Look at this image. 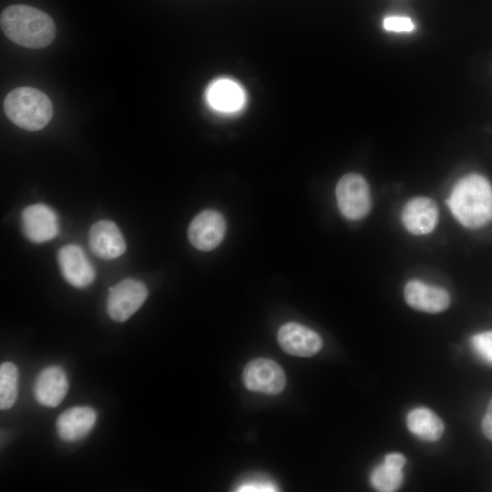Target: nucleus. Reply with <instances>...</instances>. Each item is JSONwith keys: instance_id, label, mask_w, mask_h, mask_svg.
Instances as JSON below:
<instances>
[{"instance_id": "obj_1", "label": "nucleus", "mask_w": 492, "mask_h": 492, "mask_svg": "<svg viewBox=\"0 0 492 492\" xmlns=\"http://www.w3.org/2000/svg\"><path fill=\"white\" fill-rule=\"evenodd\" d=\"M446 203L466 228L480 229L492 222V185L483 175L472 173L458 179Z\"/></svg>"}, {"instance_id": "obj_2", "label": "nucleus", "mask_w": 492, "mask_h": 492, "mask_svg": "<svg viewBox=\"0 0 492 492\" xmlns=\"http://www.w3.org/2000/svg\"><path fill=\"white\" fill-rule=\"evenodd\" d=\"M0 23L5 35L25 47H45L56 36L52 18L45 12L29 5L8 6L1 13Z\"/></svg>"}, {"instance_id": "obj_3", "label": "nucleus", "mask_w": 492, "mask_h": 492, "mask_svg": "<svg viewBox=\"0 0 492 492\" xmlns=\"http://www.w3.org/2000/svg\"><path fill=\"white\" fill-rule=\"evenodd\" d=\"M4 109L14 124L28 131L42 129L53 115L52 103L47 96L27 87L9 92L4 101Z\"/></svg>"}, {"instance_id": "obj_4", "label": "nucleus", "mask_w": 492, "mask_h": 492, "mask_svg": "<svg viewBox=\"0 0 492 492\" xmlns=\"http://www.w3.org/2000/svg\"><path fill=\"white\" fill-rule=\"evenodd\" d=\"M335 196L341 213L349 220H361L371 210L369 186L365 179L357 173H347L339 179Z\"/></svg>"}, {"instance_id": "obj_5", "label": "nucleus", "mask_w": 492, "mask_h": 492, "mask_svg": "<svg viewBox=\"0 0 492 492\" xmlns=\"http://www.w3.org/2000/svg\"><path fill=\"white\" fill-rule=\"evenodd\" d=\"M147 297L148 289L143 282L132 278L124 279L109 288L108 314L116 322H125L142 306Z\"/></svg>"}, {"instance_id": "obj_6", "label": "nucleus", "mask_w": 492, "mask_h": 492, "mask_svg": "<svg viewBox=\"0 0 492 492\" xmlns=\"http://www.w3.org/2000/svg\"><path fill=\"white\" fill-rule=\"evenodd\" d=\"M242 379L247 389L266 395H277L286 384L282 368L269 358L250 361L244 367Z\"/></svg>"}, {"instance_id": "obj_7", "label": "nucleus", "mask_w": 492, "mask_h": 492, "mask_svg": "<svg viewBox=\"0 0 492 492\" xmlns=\"http://www.w3.org/2000/svg\"><path fill=\"white\" fill-rule=\"evenodd\" d=\"M225 231L224 217L217 210H206L192 220L188 229V237L196 249L208 251L221 242Z\"/></svg>"}, {"instance_id": "obj_8", "label": "nucleus", "mask_w": 492, "mask_h": 492, "mask_svg": "<svg viewBox=\"0 0 492 492\" xmlns=\"http://www.w3.org/2000/svg\"><path fill=\"white\" fill-rule=\"evenodd\" d=\"M22 228L28 240L42 243L55 238L58 233V220L56 212L46 204L27 206L22 212Z\"/></svg>"}, {"instance_id": "obj_9", "label": "nucleus", "mask_w": 492, "mask_h": 492, "mask_svg": "<svg viewBox=\"0 0 492 492\" xmlns=\"http://www.w3.org/2000/svg\"><path fill=\"white\" fill-rule=\"evenodd\" d=\"M277 338L282 349L293 356H312L318 353L323 345L322 338L317 333L293 322L281 326Z\"/></svg>"}, {"instance_id": "obj_10", "label": "nucleus", "mask_w": 492, "mask_h": 492, "mask_svg": "<svg viewBox=\"0 0 492 492\" xmlns=\"http://www.w3.org/2000/svg\"><path fill=\"white\" fill-rule=\"evenodd\" d=\"M438 214V207L435 200L427 197H415L404 205L401 220L410 233L425 235L436 227Z\"/></svg>"}, {"instance_id": "obj_11", "label": "nucleus", "mask_w": 492, "mask_h": 492, "mask_svg": "<svg viewBox=\"0 0 492 492\" xmlns=\"http://www.w3.org/2000/svg\"><path fill=\"white\" fill-rule=\"evenodd\" d=\"M404 295L410 307L429 313H441L450 304V296L446 289L417 279L406 282Z\"/></svg>"}, {"instance_id": "obj_12", "label": "nucleus", "mask_w": 492, "mask_h": 492, "mask_svg": "<svg viewBox=\"0 0 492 492\" xmlns=\"http://www.w3.org/2000/svg\"><path fill=\"white\" fill-rule=\"evenodd\" d=\"M57 260L64 279L72 286L84 288L93 282L94 268L79 246H64L57 253Z\"/></svg>"}, {"instance_id": "obj_13", "label": "nucleus", "mask_w": 492, "mask_h": 492, "mask_svg": "<svg viewBox=\"0 0 492 492\" xmlns=\"http://www.w3.org/2000/svg\"><path fill=\"white\" fill-rule=\"evenodd\" d=\"M68 388V380L64 369L57 365H50L37 374L33 392L40 405L56 407L63 401Z\"/></svg>"}, {"instance_id": "obj_14", "label": "nucleus", "mask_w": 492, "mask_h": 492, "mask_svg": "<svg viewBox=\"0 0 492 492\" xmlns=\"http://www.w3.org/2000/svg\"><path fill=\"white\" fill-rule=\"evenodd\" d=\"M88 244L95 255L103 260H113L126 251V242L118 227L111 220H102L92 225Z\"/></svg>"}, {"instance_id": "obj_15", "label": "nucleus", "mask_w": 492, "mask_h": 492, "mask_svg": "<svg viewBox=\"0 0 492 492\" xmlns=\"http://www.w3.org/2000/svg\"><path fill=\"white\" fill-rule=\"evenodd\" d=\"M97 421V413L86 405L73 406L59 415L56 422L60 439L76 442L86 437Z\"/></svg>"}, {"instance_id": "obj_16", "label": "nucleus", "mask_w": 492, "mask_h": 492, "mask_svg": "<svg viewBox=\"0 0 492 492\" xmlns=\"http://www.w3.org/2000/svg\"><path fill=\"white\" fill-rule=\"evenodd\" d=\"M207 101L216 111L231 114L243 108L246 95L236 81L222 77L213 81L208 87Z\"/></svg>"}, {"instance_id": "obj_17", "label": "nucleus", "mask_w": 492, "mask_h": 492, "mask_svg": "<svg viewBox=\"0 0 492 492\" xmlns=\"http://www.w3.org/2000/svg\"><path fill=\"white\" fill-rule=\"evenodd\" d=\"M405 464V457L402 454L386 455L384 463L375 466L370 475L372 486L382 492L396 490L403 482L402 468Z\"/></svg>"}, {"instance_id": "obj_18", "label": "nucleus", "mask_w": 492, "mask_h": 492, "mask_svg": "<svg viewBox=\"0 0 492 492\" xmlns=\"http://www.w3.org/2000/svg\"><path fill=\"white\" fill-rule=\"evenodd\" d=\"M406 425L412 434L426 442L437 441L445 428L443 421L425 407L412 409L406 415Z\"/></svg>"}, {"instance_id": "obj_19", "label": "nucleus", "mask_w": 492, "mask_h": 492, "mask_svg": "<svg viewBox=\"0 0 492 492\" xmlns=\"http://www.w3.org/2000/svg\"><path fill=\"white\" fill-rule=\"evenodd\" d=\"M18 369L11 362H5L0 365V408H11L18 393Z\"/></svg>"}, {"instance_id": "obj_20", "label": "nucleus", "mask_w": 492, "mask_h": 492, "mask_svg": "<svg viewBox=\"0 0 492 492\" xmlns=\"http://www.w3.org/2000/svg\"><path fill=\"white\" fill-rule=\"evenodd\" d=\"M469 343L474 354L483 363L492 366V331L474 334Z\"/></svg>"}, {"instance_id": "obj_21", "label": "nucleus", "mask_w": 492, "mask_h": 492, "mask_svg": "<svg viewBox=\"0 0 492 492\" xmlns=\"http://www.w3.org/2000/svg\"><path fill=\"white\" fill-rule=\"evenodd\" d=\"M384 27L393 32H411L415 29V25L406 16H388L384 20Z\"/></svg>"}, {"instance_id": "obj_22", "label": "nucleus", "mask_w": 492, "mask_h": 492, "mask_svg": "<svg viewBox=\"0 0 492 492\" xmlns=\"http://www.w3.org/2000/svg\"><path fill=\"white\" fill-rule=\"evenodd\" d=\"M276 486L266 480L253 479L242 483L238 488L237 491H277Z\"/></svg>"}, {"instance_id": "obj_23", "label": "nucleus", "mask_w": 492, "mask_h": 492, "mask_svg": "<svg viewBox=\"0 0 492 492\" xmlns=\"http://www.w3.org/2000/svg\"><path fill=\"white\" fill-rule=\"evenodd\" d=\"M481 429L485 436L492 441V398L482 418Z\"/></svg>"}]
</instances>
